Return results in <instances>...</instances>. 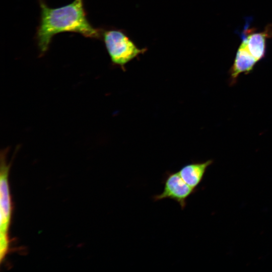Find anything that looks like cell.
<instances>
[{
	"label": "cell",
	"mask_w": 272,
	"mask_h": 272,
	"mask_svg": "<svg viewBox=\"0 0 272 272\" xmlns=\"http://www.w3.org/2000/svg\"><path fill=\"white\" fill-rule=\"evenodd\" d=\"M39 3L40 18L36 39L40 55L48 50L52 38L59 33L75 32L93 39L101 37L102 31L94 28L87 18L84 0H74L56 8L48 7L44 0H39Z\"/></svg>",
	"instance_id": "6da1fadb"
},
{
	"label": "cell",
	"mask_w": 272,
	"mask_h": 272,
	"mask_svg": "<svg viewBox=\"0 0 272 272\" xmlns=\"http://www.w3.org/2000/svg\"><path fill=\"white\" fill-rule=\"evenodd\" d=\"M271 37V24L266 25L261 31H257L246 24L241 33V43L229 70L231 83H236L241 74L249 73L255 65L265 57L266 41Z\"/></svg>",
	"instance_id": "7a4b0ae2"
},
{
	"label": "cell",
	"mask_w": 272,
	"mask_h": 272,
	"mask_svg": "<svg viewBox=\"0 0 272 272\" xmlns=\"http://www.w3.org/2000/svg\"><path fill=\"white\" fill-rule=\"evenodd\" d=\"M7 151L2 152L0 172V260L5 258L9 249V230L12 213V203L9 184L10 164L7 163Z\"/></svg>",
	"instance_id": "3957f363"
},
{
	"label": "cell",
	"mask_w": 272,
	"mask_h": 272,
	"mask_svg": "<svg viewBox=\"0 0 272 272\" xmlns=\"http://www.w3.org/2000/svg\"><path fill=\"white\" fill-rule=\"evenodd\" d=\"M102 37L112 62L121 67L147 50L139 48L120 30L102 31Z\"/></svg>",
	"instance_id": "277c9868"
},
{
	"label": "cell",
	"mask_w": 272,
	"mask_h": 272,
	"mask_svg": "<svg viewBox=\"0 0 272 272\" xmlns=\"http://www.w3.org/2000/svg\"><path fill=\"white\" fill-rule=\"evenodd\" d=\"M162 183L164 188L160 194L153 196L154 201L164 199H172L177 202L181 210L186 206L187 198L197 189L188 185L181 178L178 172H167Z\"/></svg>",
	"instance_id": "5b68a950"
},
{
	"label": "cell",
	"mask_w": 272,
	"mask_h": 272,
	"mask_svg": "<svg viewBox=\"0 0 272 272\" xmlns=\"http://www.w3.org/2000/svg\"><path fill=\"white\" fill-rule=\"evenodd\" d=\"M212 163V160L203 162L189 163L182 167L178 172L188 185L196 188L202 181L208 167Z\"/></svg>",
	"instance_id": "8992f818"
}]
</instances>
